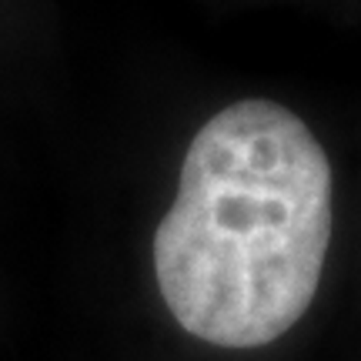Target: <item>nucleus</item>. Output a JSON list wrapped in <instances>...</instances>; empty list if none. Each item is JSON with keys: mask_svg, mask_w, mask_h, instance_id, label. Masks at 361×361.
I'll return each instance as SVG.
<instances>
[{"mask_svg": "<svg viewBox=\"0 0 361 361\" xmlns=\"http://www.w3.org/2000/svg\"><path fill=\"white\" fill-rule=\"evenodd\" d=\"M331 241V164L298 114L238 101L194 134L154 234L157 288L188 335L261 348L314 301Z\"/></svg>", "mask_w": 361, "mask_h": 361, "instance_id": "nucleus-1", "label": "nucleus"}]
</instances>
